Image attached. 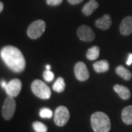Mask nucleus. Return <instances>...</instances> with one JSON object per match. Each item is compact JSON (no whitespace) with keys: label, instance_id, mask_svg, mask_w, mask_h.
<instances>
[{"label":"nucleus","instance_id":"1","mask_svg":"<svg viewBox=\"0 0 132 132\" xmlns=\"http://www.w3.org/2000/svg\"><path fill=\"white\" fill-rule=\"evenodd\" d=\"M0 55L6 65L10 70L15 73H20L25 69V58L18 48L12 46H5L2 48Z\"/></svg>","mask_w":132,"mask_h":132},{"label":"nucleus","instance_id":"2","mask_svg":"<svg viewBox=\"0 0 132 132\" xmlns=\"http://www.w3.org/2000/svg\"><path fill=\"white\" fill-rule=\"evenodd\" d=\"M91 126L95 132H109L111 128V123L108 115L101 112H96L90 118Z\"/></svg>","mask_w":132,"mask_h":132},{"label":"nucleus","instance_id":"3","mask_svg":"<svg viewBox=\"0 0 132 132\" xmlns=\"http://www.w3.org/2000/svg\"><path fill=\"white\" fill-rule=\"evenodd\" d=\"M31 89L33 93L40 98L48 99L51 97L52 92L49 87L41 80L34 81L31 85Z\"/></svg>","mask_w":132,"mask_h":132},{"label":"nucleus","instance_id":"4","mask_svg":"<svg viewBox=\"0 0 132 132\" xmlns=\"http://www.w3.org/2000/svg\"><path fill=\"white\" fill-rule=\"evenodd\" d=\"M46 30V22L43 20H37L32 22L27 29V35L31 39H38Z\"/></svg>","mask_w":132,"mask_h":132},{"label":"nucleus","instance_id":"5","mask_svg":"<svg viewBox=\"0 0 132 132\" xmlns=\"http://www.w3.org/2000/svg\"><path fill=\"white\" fill-rule=\"evenodd\" d=\"M15 106H16V104L13 97L8 96L5 99L2 109V114L4 119L9 120L13 118L15 111Z\"/></svg>","mask_w":132,"mask_h":132},{"label":"nucleus","instance_id":"6","mask_svg":"<svg viewBox=\"0 0 132 132\" xmlns=\"http://www.w3.org/2000/svg\"><path fill=\"white\" fill-rule=\"evenodd\" d=\"M70 118L68 109L64 106L57 107L54 113V123L58 126H64Z\"/></svg>","mask_w":132,"mask_h":132},{"label":"nucleus","instance_id":"7","mask_svg":"<svg viewBox=\"0 0 132 132\" xmlns=\"http://www.w3.org/2000/svg\"><path fill=\"white\" fill-rule=\"evenodd\" d=\"M21 87H22L21 81L18 79H15L10 81L7 86L5 87V90L7 94L8 95V96H11L14 98L19 95L21 90Z\"/></svg>","mask_w":132,"mask_h":132},{"label":"nucleus","instance_id":"8","mask_svg":"<svg viewBox=\"0 0 132 132\" xmlns=\"http://www.w3.org/2000/svg\"><path fill=\"white\" fill-rule=\"evenodd\" d=\"M77 35L80 40L85 42H90L95 39V33L93 29L87 25H82L77 30Z\"/></svg>","mask_w":132,"mask_h":132},{"label":"nucleus","instance_id":"9","mask_svg":"<svg viewBox=\"0 0 132 132\" xmlns=\"http://www.w3.org/2000/svg\"><path fill=\"white\" fill-rule=\"evenodd\" d=\"M74 73L78 80L84 81L89 79L90 73L87 66L83 62H79L74 67Z\"/></svg>","mask_w":132,"mask_h":132},{"label":"nucleus","instance_id":"10","mask_svg":"<svg viewBox=\"0 0 132 132\" xmlns=\"http://www.w3.org/2000/svg\"><path fill=\"white\" fill-rule=\"evenodd\" d=\"M120 32L123 35H129L132 33V17L124 18L120 25Z\"/></svg>","mask_w":132,"mask_h":132},{"label":"nucleus","instance_id":"11","mask_svg":"<svg viewBox=\"0 0 132 132\" xmlns=\"http://www.w3.org/2000/svg\"><path fill=\"white\" fill-rule=\"evenodd\" d=\"M111 25H112L111 16L107 14L104 15L103 17L97 19L95 21V26L98 28L103 29V30H106V29L110 28Z\"/></svg>","mask_w":132,"mask_h":132},{"label":"nucleus","instance_id":"12","mask_svg":"<svg viewBox=\"0 0 132 132\" xmlns=\"http://www.w3.org/2000/svg\"><path fill=\"white\" fill-rule=\"evenodd\" d=\"M114 90L118 95L123 100H128L131 97V92L126 86L120 85H115L114 86Z\"/></svg>","mask_w":132,"mask_h":132},{"label":"nucleus","instance_id":"13","mask_svg":"<svg viewBox=\"0 0 132 132\" xmlns=\"http://www.w3.org/2000/svg\"><path fill=\"white\" fill-rule=\"evenodd\" d=\"M98 7V3L95 0H90L82 8V13L85 15H90Z\"/></svg>","mask_w":132,"mask_h":132},{"label":"nucleus","instance_id":"14","mask_svg":"<svg viewBox=\"0 0 132 132\" xmlns=\"http://www.w3.org/2000/svg\"><path fill=\"white\" fill-rule=\"evenodd\" d=\"M93 68L95 72L97 73H104L109 71V64L107 60H103L101 61H98L93 64Z\"/></svg>","mask_w":132,"mask_h":132},{"label":"nucleus","instance_id":"15","mask_svg":"<svg viewBox=\"0 0 132 132\" xmlns=\"http://www.w3.org/2000/svg\"><path fill=\"white\" fill-rule=\"evenodd\" d=\"M122 120L127 125L132 124V106H128L122 111Z\"/></svg>","mask_w":132,"mask_h":132},{"label":"nucleus","instance_id":"16","mask_svg":"<svg viewBox=\"0 0 132 132\" xmlns=\"http://www.w3.org/2000/svg\"><path fill=\"white\" fill-rule=\"evenodd\" d=\"M116 73L119 76H120L121 78H123L125 80H130L132 78L131 73L130 72L129 70H128L127 68H126L125 67L122 65H119L116 68Z\"/></svg>","mask_w":132,"mask_h":132},{"label":"nucleus","instance_id":"17","mask_svg":"<svg viewBox=\"0 0 132 132\" xmlns=\"http://www.w3.org/2000/svg\"><path fill=\"white\" fill-rule=\"evenodd\" d=\"M100 48L98 46H93L88 49L87 52V58L90 60H95L99 57Z\"/></svg>","mask_w":132,"mask_h":132},{"label":"nucleus","instance_id":"18","mask_svg":"<svg viewBox=\"0 0 132 132\" xmlns=\"http://www.w3.org/2000/svg\"><path fill=\"white\" fill-rule=\"evenodd\" d=\"M65 81L63 79V78L59 77L54 82V84L53 85V90L57 93H62L65 90Z\"/></svg>","mask_w":132,"mask_h":132},{"label":"nucleus","instance_id":"19","mask_svg":"<svg viewBox=\"0 0 132 132\" xmlns=\"http://www.w3.org/2000/svg\"><path fill=\"white\" fill-rule=\"evenodd\" d=\"M33 129L35 130V132H47L48 128L47 126L43 124L41 122L39 121H35L32 124Z\"/></svg>","mask_w":132,"mask_h":132},{"label":"nucleus","instance_id":"20","mask_svg":"<svg viewBox=\"0 0 132 132\" xmlns=\"http://www.w3.org/2000/svg\"><path fill=\"white\" fill-rule=\"evenodd\" d=\"M39 114L42 118H51L53 116V112L50 109L42 108L40 110Z\"/></svg>","mask_w":132,"mask_h":132},{"label":"nucleus","instance_id":"21","mask_svg":"<svg viewBox=\"0 0 132 132\" xmlns=\"http://www.w3.org/2000/svg\"><path fill=\"white\" fill-rule=\"evenodd\" d=\"M43 78L46 81H52L54 78V74L50 70H46L43 73Z\"/></svg>","mask_w":132,"mask_h":132},{"label":"nucleus","instance_id":"22","mask_svg":"<svg viewBox=\"0 0 132 132\" xmlns=\"http://www.w3.org/2000/svg\"><path fill=\"white\" fill-rule=\"evenodd\" d=\"M46 2L48 5L52 6H57L61 4L62 2V0H46Z\"/></svg>","mask_w":132,"mask_h":132},{"label":"nucleus","instance_id":"23","mask_svg":"<svg viewBox=\"0 0 132 132\" xmlns=\"http://www.w3.org/2000/svg\"><path fill=\"white\" fill-rule=\"evenodd\" d=\"M68 1L71 5H77V4L81 3L83 0H68Z\"/></svg>","mask_w":132,"mask_h":132},{"label":"nucleus","instance_id":"24","mask_svg":"<svg viewBox=\"0 0 132 132\" xmlns=\"http://www.w3.org/2000/svg\"><path fill=\"white\" fill-rule=\"evenodd\" d=\"M126 64L128 65H131L132 64V54H129L127 61H126Z\"/></svg>","mask_w":132,"mask_h":132},{"label":"nucleus","instance_id":"25","mask_svg":"<svg viewBox=\"0 0 132 132\" xmlns=\"http://www.w3.org/2000/svg\"><path fill=\"white\" fill-rule=\"evenodd\" d=\"M7 83H6L5 81H1V86H2V87H3L4 89L5 88V87L7 86Z\"/></svg>","mask_w":132,"mask_h":132},{"label":"nucleus","instance_id":"26","mask_svg":"<svg viewBox=\"0 0 132 132\" xmlns=\"http://www.w3.org/2000/svg\"><path fill=\"white\" fill-rule=\"evenodd\" d=\"M3 8H4V5H3V3H2V2H0V12H2Z\"/></svg>","mask_w":132,"mask_h":132},{"label":"nucleus","instance_id":"27","mask_svg":"<svg viewBox=\"0 0 132 132\" xmlns=\"http://www.w3.org/2000/svg\"><path fill=\"white\" fill-rule=\"evenodd\" d=\"M50 69H51V65H46V70H50Z\"/></svg>","mask_w":132,"mask_h":132}]
</instances>
